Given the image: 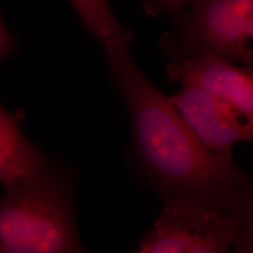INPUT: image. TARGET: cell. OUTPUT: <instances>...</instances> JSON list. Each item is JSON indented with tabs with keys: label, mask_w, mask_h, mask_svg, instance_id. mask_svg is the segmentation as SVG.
Returning a JSON list of instances; mask_svg holds the SVG:
<instances>
[{
	"label": "cell",
	"mask_w": 253,
	"mask_h": 253,
	"mask_svg": "<svg viewBox=\"0 0 253 253\" xmlns=\"http://www.w3.org/2000/svg\"><path fill=\"white\" fill-rule=\"evenodd\" d=\"M166 73L171 81L208 91L253 115V73L234 61L210 54L170 58Z\"/></svg>",
	"instance_id": "obj_6"
},
{
	"label": "cell",
	"mask_w": 253,
	"mask_h": 253,
	"mask_svg": "<svg viewBox=\"0 0 253 253\" xmlns=\"http://www.w3.org/2000/svg\"><path fill=\"white\" fill-rule=\"evenodd\" d=\"M253 0H192L160 46L170 58L210 54L237 62Z\"/></svg>",
	"instance_id": "obj_3"
},
{
	"label": "cell",
	"mask_w": 253,
	"mask_h": 253,
	"mask_svg": "<svg viewBox=\"0 0 253 253\" xmlns=\"http://www.w3.org/2000/svg\"><path fill=\"white\" fill-rule=\"evenodd\" d=\"M169 99L210 151L233 158L236 144L253 143L252 114L190 84H180V90Z\"/></svg>",
	"instance_id": "obj_5"
},
{
	"label": "cell",
	"mask_w": 253,
	"mask_h": 253,
	"mask_svg": "<svg viewBox=\"0 0 253 253\" xmlns=\"http://www.w3.org/2000/svg\"><path fill=\"white\" fill-rule=\"evenodd\" d=\"M151 253L150 252H148L147 250H145L144 248H142V247H140V250L139 251H137L136 253Z\"/></svg>",
	"instance_id": "obj_13"
},
{
	"label": "cell",
	"mask_w": 253,
	"mask_h": 253,
	"mask_svg": "<svg viewBox=\"0 0 253 253\" xmlns=\"http://www.w3.org/2000/svg\"><path fill=\"white\" fill-rule=\"evenodd\" d=\"M151 253H234L230 213L171 201L141 241Z\"/></svg>",
	"instance_id": "obj_4"
},
{
	"label": "cell",
	"mask_w": 253,
	"mask_h": 253,
	"mask_svg": "<svg viewBox=\"0 0 253 253\" xmlns=\"http://www.w3.org/2000/svg\"><path fill=\"white\" fill-rule=\"evenodd\" d=\"M83 25L100 43L104 54L131 48L133 34L109 7L107 0H69Z\"/></svg>",
	"instance_id": "obj_8"
},
{
	"label": "cell",
	"mask_w": 253,
	"mask_h": 253,
	"mask_svg": "<svg viewBox=\"0 0 253 253\" xmlns=\"http://www.w3.org/2000/svg\"><path fill=\"white\" fill-rule=\"evenodd\" d=\"M230 215L234 227V253H253V178L235 200Z\"/></svg>",
	"instance_id": "obj_9"
},
{
	"label": "cell",
	"mask_w": 253,
	"mask_h": 253,
	"mask_svg": "<svg viewBox=\"0 0 253 253\" xmlns=\"http://www.w3.org/2000/svg\"><path fill=\"white\" fill-rule=\"evenodd\" d=\"M77 176L49 159L0 199V253H86L74 221Z\"/></svg>",
	"instance_id": "obj_2"
},
{
	"label": "cell",
	"mask_w": 253,
	"mask_h": 253,
	"mask_svg": "<svg viewBox=\"0 0 253 253\" xmlns=\"http://www.w3.org/2000/svg\"><path fill=\"white\" fill-rule=\"evenodd\" d=\"M16 51L15 41L0 17V62L12 56Z\"/></svg>",
	"instance_id": "obj_12"
},
{
	"label": "cell",
	"mask_w": 253,
	"mask_h": 253,
	"mask_svg": "<svg viewBox=\"0 0 253 253\" xmlns=\"http://www.w3.org/2000/svg\"><path fill=\"white\" fill-rule=\"evenodd\" d=\"M237 62L253 73V15L246 27Z\"/></svg>",
	"instance_id": "obj_11"
},
{
	"label": "cell",
	"mask_w": 253,
	"mask_h": 253,
	"mask_svg": "<svg viewBox=\"0 0 253 253\" xmlns=\"http://www.w3.org/2000/svg\"><path fill=\"white\" fill-rule=\"evenodd\" d=\"M111 82L126 104L136 163L166 202L197 204L224 213L251 178L210 151L164 95L140 70L131 48L105 54Z\"/></svg>",
	"instance_id": "obj_1"
},
{
	"label": "cell",
	"mask_w": 253,
	"mask_h": 253,
	"mask_svg": "<svg viewBox=\"0 0 253 253\" xmlns=\"http://www.w3.org/2000/svg\"><path fill=\"white\" fill-rule=\"evenodd\" d=\"M23 116L0 105V184L5 190L28 181L45 167L49 158L21 129Z\"/></svg>",
	"instance_id": "obj_7"
},
{
	"label": "cell",
	"mask_w": 253,
	"mask_h": 253,
	"mask_svg": "<svg viewBox=\"0 0 253 253\" xmlns=\"http://www.w3.org/2000/svg\"><path fill=\"white\" fill-rule=\"evenodd\" d=\"M145 12L153 15H167L176 23L184 15L192 0H144Z\"/></svg>",
	"instance_id": "obj_10"
}]
</instances>
